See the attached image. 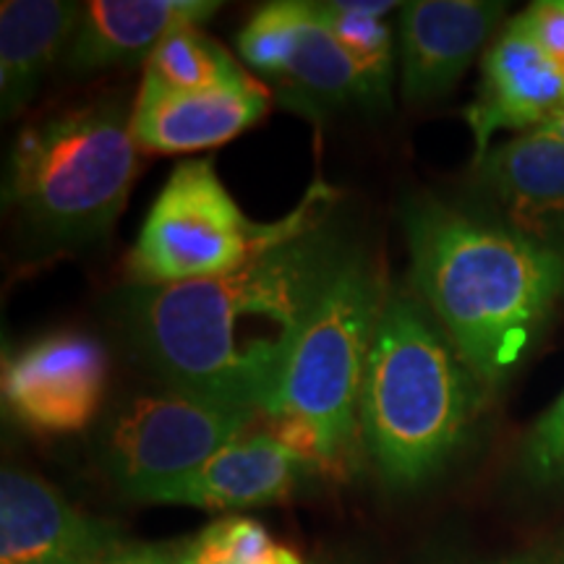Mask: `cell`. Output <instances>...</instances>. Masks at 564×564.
Returning <instances> with one entry per match:
<instances>
[{"label":"cell","instance_id":"cell-1","mask_svg":"<svg viewBox=\"0 0 564 564\" xmlns=\"http://www.w3.org/2000/svg\"><path fill=\"white\" fill-rule=\"evenodd\" d=\"M324 223L217 278L133 288L126 333L137 356L171 390L264 413L348 257Z\"/></svg>","mask_w":564,"mask_h":564},{"label":"cell","instance_id":"cell-3","mask_svg":"<svg viewBox=\"0 0 564 564\" xmlns=\"http://www.w3.org/2000/svg\"><path fill=\"white\" fill-rule=\"evenodd\" d=\"M489 403L413 293L384 301L361 394V440L384 484L413 489L447 465Z\"/></svg>","mask_w":564,"mask_h":564},{"label":"cell","instance_id":"cell-23","mask_svg":"<svg viewBox=\"0 0 564 564\" xmlns=\"http://www.w3.org/2000/svg\"><path fill=\"white\" fill-rule=\"evenodd\" d=\"M528 32L564 70V0H539L520 13Z\"/></svg>","mask_w":564,"mask_h":564},{"label":"cell","instance_id":"cell-7","mask_svg":"<svg viewBox=\"0 0 564 564\" xmlns=\"http://www.w3.org/2000/svg\"><path fill=\"white\" fill-rule=\"evenodd\" d=\"M257 415L171 387L133 394L105 423L102 468L118 489L141 502L160 486L192 476L223 447L249 434Z\"/></svg>","mask_w":564,"mask_h":564},{"label":"cell","instance_id":"cell-10","mask_svg":"<svg viewBox=\"0 0 564 564\" xmlns=\"http://www.w3.org/2000/svg\"><path fill=\"white\" fill-rule=\"evenodd\" d=\"M505 3L413 0L400 6V95L408 105L440 100L502 30Z\"/></svg>","mask_w":564,"mask_h":564},{"label":"cell","instance_id":"cell-4","mask_svg":"<svg viewBox=\"0 0 564 564\" xmlns=\"http://www.w3.org/2000/svg\"><path fill=\"white\" fill-rule=\"evenodd\" d=\"M133 110L108 97L42 118L19 133L6 204L53 246L105 238L129 202L139 147Z\"/></svg>","mask_w":564,"mask_h":564},{"label":"cell","instance_id":"cell-21","mask_svg":"<svg viewBox=\"0 0 564 564\" xmlns=\"http://www.w3.org/2000/svg\"><path fill=\"white\" fill-rule=\"evenodd\" d=\"M204 546L230 564H303L291 546L278 544L262 523L251 518H223L196 535Z\"/></svg>","mask_w":564,"mask_h":564},{"label":"cell","instance_id":"cell-14","mask_svg":"<svg viewBox=\"0 0 564 564\" xmlns=\"http://www.w3.org/2000/svg\"><path fill=\"white\" fill-rule=\"evenodd\" d=\"M312 470L264 432L230 442L181 481L165 484L141 502L188 505L209 512H238L288 499Z\"/></svg>","mask_w":564,"mask_h":564},{"label":"cell","instance_id":"cell-9","mask_svg":"<svg viewBox=\"0 0 564 564\" xmlns=\"http://www.w3.org/2000/svg\"><path fill=\"white\" fill-rule=\"evenodd\" d=\"M478 212L528 241L564 253V141L528 131L474 162Z\"/></svg>","mask_w":564,"mask_h":564},{"label":"cell","instance_id":"cell-27","mask_svg":"<svg viewBox=\"0 0 564 564\" xmlns=\"http://www.w3.org/2000/svg\"><path fill=\"white\" fill-rule=\"evenodd\" d=\"M40 564H108V560H66V562H40Z\"/></svg>","mask_w":564,"mask_h":564},{"label":"cell","instance_id":"cell-13","mask_svg":"<svg viewBox=\"0 0 564 564\" xmlns=\"http://www.w3.org/2000/svg\"><path fill=\"white\" fill-rule=\"evenodd\" d=\"M131 110L139 152L192 154L220 147L262 121L270 89L257 79L249 87L175 91L144 76Z\"/></svg>","mask_w":564,"mask_h":564},{"label":"cell","instance_id":"cell-26","mask_svg":"<svg viewBox=\"0 0 564 564\" xmlns=\"http://www.w3.org/2000/svg\"><path fill=\"white\" fill-rule=\"evenodd\" d=\"M535 131L549 133V137L564 141V108H562L560 112H556L554 118H549V121H546L544 126H539V129H535Z\"/></svg>","mask_w":564,"mask_h":564},{"label":"cell","instance_id":"cell-2","mask_svg":"<svg viewBox=\"0 0 564 564\" xmlns=\"http://www.w3.org/2000/svg\"><path fill=\"white\" fill-rule=\"evenodd\" d=\"M411 293L494 398L564 301V253L434 196L405 204Z\"/></svg>","mask_w":564,"mask_h":564},{"label":"cell","instance_id":"cell-25","mask_svg":"<svg viewBox=\"0 0 564 564\" xmlns=\"http://www.w3.org/2000/svg\"><path fill=\"white\" fill-rule=\"evenodd\" d=\"M491 564H564V539L552 541V544L531 549V552L507 556V560L491 562Z\"/></svg>","mask_w":564,"mask_h":564},{"label":"cell","instance_id":"cell-24","mask_svg":"<svg viewBox=\"0 0 564 564\" xmlns=\"http://www.w3.org/2000/svg\"><path fill=\"white\" fill-rule=\"evenodd\" d=\"M178 549L165 546H121L108 564H175Z\"/></svg>","mask_w":564,"mask_h":564},{"label":"cell","instance_id":"cell-6","mask_svg":"<svg viewBox=\"0 0 564 564\" xmlns=\"http://www.w3.org/2000/svg\"><path fill=\"white\" fill-rule=\"evenodd\" d=\"M387 295L377 267L361 253L348 251L264 411V415H301L312 423L335 476L350 470L364 444L361 394Z\"/></svg>","mask_w":564,"mask_h":564},{"label":"cell","instance_id":"cell-19","mask_svg":"<svg viewBox=\"0 0 564 564\" xmlns=\"http://www.w3.org/2000/svg\"><path fill=\"white\" fill-rule=\"evenodd\" d=\"M144 76L175 91L232 89L257 82L220 42L199 26L173 32L144 63Z\"/></svg>","mask_w":564,"mask_h":564},{"label":"cell","instance_id":"cell-17","mask_svg":"<svg viewBox=\"0 0 564 564\" xmlns=\"http://www.w3.org/2000/svg\"><path fill=\"white\" fill-rule=\"evenodd\" d=\"M272 82L280 91V102L306 118H324L329 110L348 105L379 108L361 68L333 32L314 19L308 3L291 53Z\"/></svg>","mask_w":564,"mask_h":564},{"label":"cell","instance_id":"cell-22","mask_svg":"<svg viewBox=\"0 0 564 564\" xmlns=\"http://www.w3.org/2000/svg\"><path fill=\"white\" fill-rule=\"evenodd\" d=\"M520 470L535 486H564V392L525 434Z\"/></svg>","mask_w":564,"mask_h":564},{"label":"cell","instance_id":"cell-15","mask_svg":"<svg viewBox=\"0 0 564 564\" xmlns=\"http://www.w3.org/2000/svg\"><path fill=\"white\" fill-rule=\"evenodd\" d=\"M217 9L215 0H91L63 66L70 76H89L147 63L173 32L204 24Z\"/></svg>","mask_w":564,"mask_h":564},{"label":"cell","instance_id":"cell-8","mask_svg":"<svg viewBox=\"0 0 564 564\" xmlns=\"http://www.w3.org/2000/svg\"><path fill=\"white\" fill-rule=\"evenodd\" d=\"M108 352L84 333H53L3 358V408L26 432H84L108 392Z\"/></svg>","mask_w":564,"mask_h":564},{"label":"cell","instance_id":"cell-20","mask_svg":"<svg viewBox=\"0 0 564 564\" xmlns=\"http://www.w3.org/2000/svg\"><path fill=\"white\" fill-rule=\"evenodd\" d=\"M303 9H306V3H301V0L267 3L238 32V53L264 79L272 82L280 74L282 63H285L295 42V34H299Z\"/></svg>","mask_w":564,"mask_h":564},{"label":"cell","instance_id":"cell-11","mask_svg":"<svg viewBox=\"0 0 564 564\" xmlns=\"http://www.w3.org/2000/svg\"><path fill=\"white\" fill-rule=\"evenodd\" d=\"M564 108V70L535 42L520 13L486 47L478 97L465 108L474 131V162L502 131H535Z\"/></svg>","mask_w":564,"mask_h":564},{"label":"cell","instance_id":"cell-18","mask_svg":"<svg viewBox=\"0 0 564 564\" xmlns=\"http://www.w3.org/2000/svg\"><path fill=\"white\" fill-rule=\"evenodd\" d=\"M314 19L333 32L352 63L361 68L379 108L390 105L394 76V34L387 24V13L400 9L398 3H366V0H327L308 3Z\"/></svg>","mask_w":564,"mask_h":564},{"label":"cell","instance_id":"cell-5","mask_svg":"<svg viewBox=\"0 0 564 564\" xmlns=\"http://www.w3.org/2000/svg\"><path fill=\"white\" fill-rule=\"evenodd\" d=\"M335 199L333 188L316 181L282 220L257 223L223 186L215 162L183 160L141 225L126 272L133 288L217 278L322 225Z\"/></svg>","mask_w":564,"mask_h":564},{"label":"cell","instance_id":"cell-12","mask_svg":"<svg viewBox=\"0 0 564 564\" xmlns=\"http://www.w3.org/2000/svg\"><path fill=\"white\" fill-rule=\"evenodd\" d=\"M121 546L116 528L70 507L40 476L0 474V564L110 560Z\"/></svg>","mask_w":564,"mask_h":564},{"label":"cell","instance_id":"cell-16","mask_svg":"<svg viewBox=\"0 0 564 564\" xmlns=\"http://www.w3.org/2000/svg\"><path fill=\"white\" fill-rule=\"evenodd\" d=\"M82 19L68 0H6L0 6V108L17 118L37 95L53 63L66 58Z\"/></svg>","mask_w":564,"mask_h":564}]
</instances>
